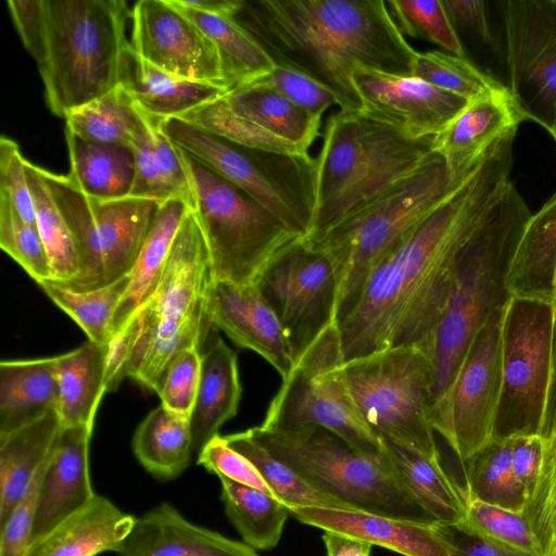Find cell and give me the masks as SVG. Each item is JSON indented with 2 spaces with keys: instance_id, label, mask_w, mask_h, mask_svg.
<instances>
[{
  "instance_id": "26",
  "label": "cell",
  "mask_w": 556,
  "mask_h": 556,
  "mask_svg": "<svg viewBox=\"0 0 556 556\" xmlns=\"http://www.w3.org/2000/svg\"><path fill=\"white\" fill-rule=\"evenodd\" d=\"M136 518L109 498L93 500L46 535L34 541L26 556H97L118 553Z\"/></svg>"
},
{
  "instance_id": "39",
  "label": "cell",
  "mask_w": 556,
  "mask_h": 556,
  "mask_svg": "<svg viewBox=\"0 0 556 556\" xmlns=\"http://www.w3.org/2000/svg\"><path fill=\"white\" fill-rule=\"evenodd\" d=\"M173 2L215 46L227 89L255 80L275 67L268 53L235 16L199 12Z\"/></svg>"
},
{
  "instance_id": "28",
  "label": "cell",
  "mask_w": 556,
  "mask_h": 556,
  "mask_svg": "<svg viewBox=\"0 0 556 556\" xmlns=\"http://www.w3.org/2000/svg\"><path fill=\"white\" fill-rule=\"evenodd\" d=\"M55 356L0 363V439L58 413Z\"/></svg>"
},
{
  "instance_id": "13",
  "label": "cell",
  "mask_w": 556,
  "mask_h": 556,
  "mask_svg": "<svg viewBox=\"0 0 556 556\" xmlns=\"http://www.w3.org/2000/svg\"><path fill=\"white\" fill-rule=\"evenodd\" d=\"M170 141L273 212L296 236L309 231L315 159L237 146L180 118L160 123Z\"/></svg>"
},
{
  "instance_id": "35",
  "label": "cell",
  "mask_w": 556,
  "mask_h": 556,
  "mask_svg": "<svg viewBox=\"0 0 556 556\" xmlns=\"http://www.w3.org/2000/svg\"><path fill=\"white\" fill-rule=\"evenodd\" d=\"M124 86L140 110L159 125L168 118H179L227 91L217 85L165 73L140 59L135 52Z\"/></svg>"
},
{
  "instance_id": "63",
  "label": "cell",
  "mask_w": 556,
  "mask_h": 556,
  "mask_svg": "<svg viewBox=\"0 0 556 556\" xmlns=\"http://www.w3.org/2000/svg\"><path fill=\"white\" fill-rule=\"evenodd\" d=\"M556 394V392H555ZM556 430V395L554 396V401H553V406H552V413H551V418H549V422H548V427H547V430L544 434V437L552 432V431H555Z\"/></svg>"
},
{
  "instance_id": "40",
  "label": "cell",
  "mask_w": 556,
  "mask_h": 556,
  "mask_svg": "<svg viewBox=\"0 0 556 556\" xmlns=\"http://www.w3.org/2000/svg\"><path fill=\"white\" fill-rule=\"evenodd\" d=\"M514 437L492 439L462 466L466 498L522 513L527 494L511 465Z\"/></svg>"
},
{
  "instance_id": "12",
  "label": "cell",
  "mask_w": 556,
  "mask_h": 556,
  "mask_svg": "<svg viewBox=\"0 0 556 556\" xmlns=\"http://www.w3.org/2000/svg\"><path fill=\"white\" fill-rule=\"evenodd\" d=\"M37 168L70 228L79 262L76 278L54 283L91 291L128 275L160 204L130 197L99 200L84 193L68 175Z\"/></svg>"
},
{
  "instance_id": "20",
  "label": "cell",
  "mask_w": 556,
  "mask_h": 556,
  "mask_svg": "<svg viewBox=\"0 0 556 556\" xmlns=\"http://www.w3.org/2000/svg\"><path fill=\"white\" fill-rule=\"evenodd\" d=\"M352 79L362 113L414 139L439 134L467 103L414 76L357 65Z\"/></svg>"
},
{
  "instance_id": "10",
  "label": "cell",
  "mask_w": 556,
  "mask_h": 556,
  "mask_svg": "<svg viewBox=\"0 0 556 556\" xmlns=\"http://www.w3.org/2000/svg\"><path fill=\"white\" fill-rule=\"evenodd\" d=\"M178 149L193 189V211L213 280L256 283L276 256L301 237L263 204Z\"/></svg>"
},
{
  "instance_id": "47",
  "label": "cell",
  "mask_w": 556,
  "mask_h": 556,
  "mask_svg": "<svg viewBox=\"0 0 556 556\" xmlns=\"http://www.w3.org/2000/svg\"><path fill=\"white\" fill-rule=\"evenodd\" d=\"M463 521L480 535L528 556H542L525 515L476 498H466Z\"/></svg>"
},
{
  "instance_id": "15",
  "label": "cell",
  "mask_w": 556,
  "mask_h": 556,
  "mask_svg": "<svg viewBox=\"0 0 556 556\" xmlns=\"http://www.w3.org/2000/svg\"><path fill=\"white\" fill-rule=\"evenodd\" d=\"M237 146L307 157L321 117L312 115L271 88L250 81L179 117Z\"/></svg>"
},
{
  "instance_id": "11",
  "label": "cell",
  "mask_w": 556,
  "mask_h": 556,
  "mask_svg": "<svg viewBox=\"0 0 556 556\" xmlns=\"http://www.w3.org/2000/svg\"><path fill=\"white\" fill-rule=\"evenodd\" d=\"M556 392V302L510 298L493 439L544 437Z\"/></svg>"
},
{
  "instance_id": "43",
  "label": "cell",
  "mask_w": 556,
  "mask_h": 556,
  "mask_svg": "<svg viewBox=\"0 0 556 556\" xmlns=\"http://www.w3.org/2000/svg\"><path fill=\"white\" fill-rule=\"evenodd\" d=\"M26 174L35 207L36 226L51 266L52 280L49 281L68 282L76 278L79 271L72 233L37 165L26 161Z\"/></svg>"
},
{
  "instance_id": "32",
  "label": "cell",
  "mask_w": 556,
  "mask_h": 556,
  "mask_svg": "<svg viewBox=\"0 0 556 556\" xmlns=\"http://www.w3.org/2000/svg\"><path fill=\"white\" fill-rule=\"evenodd\" d=\"M190 210L192 208L182 200H170L159 205L130 271L128 288L115 311L111 324V338L154 292L165 269L176 236Z\"/></svg>"
},
{
  "instance_id": "9",
  "label": "cell",
  "mask_w": 556,
  "mask_h": 556,
  "mask_svg": "<svg viewBox=\"0 0 556 556\" xmlns=\"http://www.w3.org/2000/svg\"><path fill=\"white\" fill-rule=\"evenodd\" d=\"M342 371L358 412L379 439L441 463L431 422L434 374L427 348L407 344L374 351L344 361Z\"/></svg>"
},
{
  "instance_id": "60",
  "label": "cell",
  "mask_w": 556,
  "mask_h": 556,
  "mask_svg": "<svg viewBox=\"0 0 556 556\" xmlns=\"http://www.w3.org/2000/svg\"><path fill=\"white\" fill-rule=\"evenodd\" d=\"M327 556H370L371 544L333 531H324Z\"/></svg>"
},
{
  "instance_id": "58",
  "label": "cell",
  "mask_w": 556,
  "mask_h": 556,
  "mask_svg": "<svg viewBox=\"0 0 556 556\" xmlns=\"http://www.w3.org/2000/svg\"><path fill=\"white\" fill-rule=\"evenodd\" d=\"M543 440L540 435L514 437L511 465L514 473L527 494V501L533 493L541 465Z\"/></svg>"
},
{
  "instance_id": "4",
  "label": "cell",
  "mask_w": 556,
  "mask_h": 556,
  "mask_svg": "<svg viewBox=\"0 0 556 556\" xmlns=\"http://www.w3.org/2000/svg\"><path fill=\"white\" fill-rule=\"evenodd\" d=\"M131 17L121 0H45V40L37 62L50 111L66 117L128 79Z\"/></svg>"
},
{
  "instance_id": "7",
  "label": "cell",
  "mask_w": 556,
  "mask_h": 556,
  "mask_svg": "<svg viewBox=\"0 0 556 556\" xmlns=\"http://www.w3.org/2000/svg\"><path fill=\"white\" fill-rule=\"evenodd\" d=\"M212 282L203 232L190 210L154 292L138 309L141 329L129 378L157 394L172 361L189 348H202L212 326L207 315Z\"/></svg>"
},
{
  "instance_id": "42",
  "label": "cell",
  "mask_w": 556,
  "mask_h": 556,
  "mask_svg": "<svg viewBox=\"0 0 556 556\" xmlns=\"http://www.w3.org/2000/svg\"><path fill=\"white\" fill-rule=\"evenodd\" d=\"M224 439L230 447L245 456L257 468L276 497L290 509L296 507L350 509L342 502L305 482L260 444L249 430L224 435Z\"/></svg>"
},
{
  "instance_id": "2",
  "label": "cell",
  "mask_w": 556,
  "mask_h": 556,
  "mask_svg": "<svg viewBox=\"0 0 556 556\" xmlns=\"http://www.w3.org/2000/svg\"><path fill=\"white\" fill-rule=\"evenodd\" d=\"M235 18L275 64L331 91L342 112L362 109L352 79L357 65L412 76L417 51L384 0H241Z\"/></svg>"
},
{
  "instance_id": "56",
  "label": "cell",
  "mask_w": 556,
  "mask_h": 556,
  "mask_svg": "<svg viewBox=\"0 0 556 556\" xmlns=\"http://www.w3.org/2000/svg\"><path fill=\"white\" fill-rule=\"evenodd\" d=\"M140 329V314L137 311L108 342L105 356L106 392L115 391L124 378L128 377V369Z\"/></svg>"
},
{
  "instance_id": "44",
  "label": "cell",
  "mask_w": 556,
  "mask_h": 556,
  "mask_svg": "<svg viewBox=\"0 0 556 556\" xmlns=\"http://www.w3.org/2000/svg\"><path fill=\"white\" fill-rule=\"evenodd\" d=\"M130 281V273L113 283L91 290L73 291L52 281L39 285L46 295L84 330L89 341L105 345L111 339L115 311Z\"/></svg>"
},
{
  "instance_id": "18",
  "label": "cell",
  "mask_w": 556,
  "mask_h": 556,
  "mask_svg": "<svg viewBox=\"0 0 556 556\" xmlns=\"http://www.w3.org/2000/svg\"><path fill=\"white\" fill-rule=\"evenodd\" d=\"M507 87L544 128L556 101V0H502Z\"/></svg>"
},
{
  "instance_id": "31",
  "label": "cell",
  "mask_w": 556,
  "mask_h": 556,
  "mask_svg": "<svg viewBox=\"0 0 556 556\" xmlns=\"http://www.w3.org/2000/svg\"><path fill=\"white\" fill-rule=\"evenodd\" d=\"M62 429L58 413L0 439V527L48 462Z\"/></svg>"
},
{
  "instance_id": "24",
  "label": "cell",
  "mask_w": 556,
  "mask_h": 556,
  "mask_svg": "<svg viewBox=\"0 0 556 556\" xmlns=\"http://www.w3.org/2000/svg\"><path fill=\"white\" fill-rule=\"evenodd\" d=\"M290 515L304 525L346 534L403 556H451L433 522L329 507H296L290 509Z\"/></svg>"
},
{
  "instance_id": "8",
  "label": "cell",
  "mask_w": 556,
  "mask_h": 556,
  "mask_svg": "<svg viewBox=\"0 0 556 556\" xmlns=\"http://www.w3.org/2000/svg\"><path fill=\"white\" fill-rule=\"evenodd\" d=\"M273 456L319 492L350 509L416 522H435L394 475L336 432L318 426L248 429Z\"/></svg>"
},
{
  "instance_id": "51",
  "label": "cell",
  "mask_w": 556,
  "mask_h": 556,
  "mask_svg": "<svg viewBox=\"0 0 556 556\" xmlns=\"http://www.w3.org/2000/svg\"><path fill=\"white\" fill-rule=\"evenodd\" d=\"M202 352L189 348L180 352L169 364L157 395L167 409L190 418L201 376Z\"/></svg>"
},
{
  "instance_id": "19",
  "label": "cell",
  "mask_w": 556,
  "mask_h": 556,
  "mask_svg": "<svg viewBox=\"0 0 556 556\" xmlns=\"http://www.w3.org/2000/svg\"><path fill=\"white\" fill-rule=\"evenodd\" d=\"M131 20V47L140 59L170 75L227 89L215 46L173 0H140Z\"/></svg>"
},
{
  "instance_id": "14",
  "label": "cell",
  "mask_w": 556,
  "mask_h": 556,
  "mask_svg": "<svg viewBox=\"0 0 556 556\" xmlns=\"http://www.w3.org/2000/svg\"><path fill=\"white\" fill-rule=\"evenodd\" d=\"M343 362L340 332L333 323L294 359L261 426L266 429L323 427L366 455L383 459L382 443L364 421L349 390Z\"/></svg>"
},
{
  "instance_id": "49",
  "label": "cell",
  "mask_w": 556,
  "mask_h": 556,
  "mask_svg": "<svg viewBox=\"0 0 556 556\" xmlns=\"http://www.w3.org/2000/svg\"><path fill=\"white\" fill-rule=\"evenodd\" d=\"M26 161L14 140L0 138V206L10 208L25 223L36 225Z\"/></svg>"
},
{
  "instance_id": "55",
  "label": "cell",
  "mask_w": 556,
  "mask_h": 556,
  "mask_svg": "<svg viewBox=\"0 0 556 556\" xmlns=\"http://www.w3.org/2000/svg\"><path fill=\"white\" fill-rule=\"evenodd\" d=\"M433 527L451 556H528L480 535L464 522H433Z\"/></svg>"
},
{
  "instance_id": "3",
  "label": "cell",
  "mask_w": 556,
  "mask_h": 556,
  "mask_svg": "<svg viewBox=\"0 0 556 556\" xmlns=\"http://www.w3.org/2000/svg\"><path fill=\"white\" fill-rule=\"evenodd\" d=\"M531 215L510 180L463 250L431 344L433 406L450 391L479 330L510 299L507 270Z\"/></svg>"
},
{
  "instance_id": "29",
  "label": "cell",
  "mask_w": 556,
  "mask_h": 556,
  "mask_svg": "<svg viewBox=\"0 0 556 556\" xmlns=\"http://www.w3.org/2000/svg\"><path fill=\"white\" fill-rule=\"evenodd\" d=\"M555 273L556 193L529 218L508 266L507 291L510 298L553 302Z\"/></svg>"
},
{
  "instance_id": "33",
  "label": "cell",
  "mask_w": 556,
  "mask_h": 556,
  "mask_svg": "<svg viewBox=\"0 0 556 556\" xmlns=\"http://www.w3.org/2000/svg\"><path fill=\"white\" fill-rule=\"evenodd\" d=\"M105 356L106 344L89 340L55 356L58 415L62 426L94 427L98 407L106 393Z\"/></svg>"
},
{
  "instance_id": "57",
  "label": "cell",
  "mask_w": 556,
  "mask_h": 556,
  "mask_svg": "<svg viewBox=\"0 0 556 556\" xmlns=\"http://www.w3.org/2000/svg\"><path fill=\"white\" fill-rule=\"evenodd\" d=\"M7 4L24 47L38 62L45 40V0H9Z\"/></svg>"
},
{
  "instance_id": "53",
  "label": "cell",
  "mask_w": 556,
  "mask_h": 556,
  "mask_svg": "<svg viewBox=\"0 0 556 556\" xmlns=\"http://www.w3.org/2000/svg\"><path fill=\"white\" fill-rule=\"evenodd\" d=\"M46 465L37 473L7 522L0 527V556H26L33 540L38 491Z\"/></svg>"
},
{
  "instance_id": "5",
  "label": "cell",
  "mask_w": 556,
  "mask_h": 556,
  "mask_svg": "<svg viewBox=\"0 0 556 556\" xmlns=\"http://www.w3.org/2000/svg\"><path fill=\"white\" fill-rule=\"evenodd\" d=\"M432 137L414 139L361 111L331 114L315 159L307 236L314 241L431 155Z\"/></svg>"
},
{
  "instance_id": "34",
  "label": "cell",
  "mask_w": 556,
  "mask_h": 556,
  "mask_svg": "<svg viewBox=\"0 0 556 556\" xmlns=\"http://www.w3.org/2000/svg\"><path fill=\"white\" fill-rule=\"evenodd\" d=\"M65 122V129L84 140L130 149L159 126L140 110L124 85L71 112Z\"/></svg>"
},
{
  "instance_id": "25",
  "label": "cell",
  "mask_w": 556,
  "mask_h": 556,
  "mask_svg": "<svg viewBox=\"0 0 556 556\" xmlns=\"http://www.w3.org/2000/svg\"><path fill=\"white\" fill-rule=\"evenodd\" d=\"M118 556H258L245 544L188 521L162 503L139 518Z\"/></svg>"
},
{
  "instance_id": "54",
  "label": "cell",
  "mask_w": 556,
  "mask_h": 556,
  "mask_svg": "<svg viewBox=\"0 0 556 556\" xmlns=\"http://www.w3.org/2000/svg\"><path fill=\"white\" fill-rule=\"evenodd\" d=\"M542 440V465L527 509L539 523L556 532V430Z\"/></svg>"
},
{
  "instance_id": "16",
  "label": "cell",
  "mask_w": 556,
  "mask_h": 556,
  "mask_svg": "<svg viewBox=\"0 0 556 556\" xmlns=\"http://www.w3.org/2000/svg\"><path fill=\"white\" fill-rule=\"evenodd\" d=\"M504 307L479 330L450 391L431 409L434 431L462 465L493 439L502 387Z\"/></svg>"
},
{
  "instance_id": "37",
  "label": "cell",
  "mask_w": 556,
  "mask_h": 556,
  "mask_svg": "<svg viewBox=\"0 0 556 556\" xmlns=\"http://www.w3.org/2000/svg\"><path fill=\"white\" fill-rule=\"evenodd\" d=\"M132 451L154 478L167 481L179 477L193 454L190 418L160 404L137 427Z\"/></svg>"
},
{
  "instance_id": "45",
  "label": "cell",
  "mask_w": 556,
  "mask_h": 556,
  "mask_svg": "<svg viewBox=\"0 0 556 556\" xmlns=\"http://www.w3.org/2000/svg\"><path fill=\"white\" fill-rule=\"evenodd\" d=\"M412 76L470 101L502 87V81L480 70L467 56L431 50L416 53Z\"/></svg>"
},
{
  "instance_id": "30",
  "label": "cell",
  "mask_w": 556,
  "mask_h": 556,
  "mask_svg": "<svg viewBox=\"0 0 556 556\" xmlns=\"http://www.w3.org/2000/svg\"><path fill=\"white\" fill-rule=\"evenodd\" d=\"M390 466L417 504L440 523H459L466 518V497L437 463L421 453L389 439H380Z\"/></svg>"
},
{
  "instance_id": "62",
  "label": "cell",
  "mask_w": 556,
  "mask_h": 556,
  "mask_svg": "<svg viewBox=\"0 0 556 556\" xmlns=\"http://www.w3.org/2000/svg\"><path fill=\"white\" fill-rule=\"evenodd\" d=\"M545 128L556 142V101L553 105L551 117H549Z\"/></svg>"
},
{
  "instance_id": "46",
  "label": "cell",
  "mask_w": 556,
  "mask_h": 556,
  "mask_svg": "<svg viewBox=\"0 0 556 556\" xmlns=\"http://www.w3.org/2000/svg\"><path fill=\"white\" fill-rule=\"evenodd\" d=\"M387 7L404 37L427 40L445 52L466 56L444 1L389 0Z\"/></svg>"
},
{
  "instance_id": "41",
  "label": "cell",
  "mask_w": 556,
  "mask_h": 556,
  "mask_svg": "<svg viewBox=\"0 0 556 556\" xmlns=\"http://www.w3.org/2000/svg\"><path fill=\"white\" fill-rule=\"evenodd\" d=\"M222 501L230 522L252 548H274L282 534L290 508L275 496L218 477Z\"/></svg>"
},
{
  "instance_id": "21",
  "label": "cell",
  "mask_w": 556,
  "mask_h": 556,
  "mask_svg": "<svg viewBox=\"0 0 556 556\" xmlns=\"http://www.w3.org/2000/svg\"><path fill=\"white\" fill-rule=\"evenodd\" d=\"M530 119L507 85L467 101L459 113L432 137V152L445 162L452 181L460 184L489 150Z\"/></svg>"
},
{
  "instance_id": "27",
  "label": "cell",
  "mask_w": 556,
  "mask_h": 556,
  "mask_svg": "<svg viewBox=\"0 0 556 556\" xmlns=\"http://www.w3.org/2000/svg\"><path fill=\"white\" fill-rule=\"evenodd\" d=\"M242 387L237 354L216 337L202 353L197 400L190 415L192 452L199 455L239 408Z\"/></svg>"
},
{
  "instance_id": "36",
  "label": "cell",
  "mask_w": 556,
  "mask_h": 556,
  "mask_svg": "<svg viewBox=\"0 0 556 556\" xmlns=\"http://www.w3.org/2000/svg\"><path fill=\"white\" fill-rule=\"evenodd\" d=\"M68 176L87 195L110 201L128 198L135 176V154L124 146L84 140L65 129Z\"/></svg>"
},
{
  "instance_id": "50",
  "label": "cell",
  "mask_w": 556,
  "mask_h": 556,
  "mask_svg": "<svg viewBox=\"0 0 556 556\" xmlns=\"http://www.w3.org/2000/svg\"><path fill=\"white\" fill-rule=\"evenodd\" d=\"M265 85L296 108L321 117L331 106L338 105L336 97L309 76L296 70L275 64L266 75L252 80Z\"/></svg>"
},
{
  "instance_id": "61",
  "label": "cell",
  "mask_w": 556,
  "mask_h": 556,
  "mask_svg": "<svg viewBox=\"0 0 556 556\" xmlns=\"http://www.w3.org/2000/svg\"><path fill=\"white\" fill-rule=\"evenodd\" d=\"M176 2L194 11L231 16L236 15L241 4V0H176Z\"/></svg>"
},
{
  "instance_id": "17",
  "label": "cell",
  "mask_w": 556,
  "mask_h": 556,
  "mask_svg": "<svg viewBox=\"0 0 556 556\" xmlns=\"http://www.w3.org/2000/svg\"><path fill=\"white\" fill-rule=\"evenodd\" d=\"M256 285L277 315L294 359L337 323L334 267L324 252L303 238L280 252Z\"/></svg>"
},
{
  "instance_id": "64",
  "label": "cell",
  "mask_w": 556,
  "mask_h": 556,
  "mask_svg": "<svg viewBox=\"0 0 556 556\" xmlns=\"http://www.w3.org/2000/svg\"><path fill=\"white\" fill-rule=\"evenodd\" d=\"M554 295L556 301V273H555V279H554Z\"/></svg>"
},
{
  "instance_id": "22",
  "label": "cell",
  "mask_w": 556,
  "mask_h": 556,
  "mask_svg": "<svg viewBox=\"0 0 556 556\" xmlns=\"http://www.w3.org/2000/svg\"><path fill=\"white\" fill-rule=\"evenodd\" d=\"M207 315L212 326L225 332L235 344L262 356L281 378L288 375L294 364L290 344L256 283L213 280Z\"/></svg>"
},
{
  "instance_id": "48",
  "label": "cell",
  "mask_w": 556,
  "mask_h": 556,
  "mask_svg": "<svg viewBox=\"0 0 556 556\" xmlns=\"http://www.w3.org/2000/svg\"><path fill=\"white\" fill-rule=\"evenodd\" d=\"M0 247L38 285L52 280L49 257L36 225L0 206Z\"/></svg>"
},
{
  "instance_id": "59",
  "label": "cell",
  "mask_w": 556,
  "mask_h": 556,
  "mask_svg": "<svg viewBox=\"0 0 556 556\" xmlns=\"http://www.w3.org/2000/svg\"><path fill=\"white\" fill-rule=\"evenodd\" d=\"M451 21L456 28L469 31L483 43L494 47V35L490 24L486 3L482 0H443Z\"/></svg>"
},
{
  "instance_id": "38",
  "label": "cell",
  "mask_w": 556,
  "mask_h": 556,
  "mask_svg": "<svg viewBox=\"0 0 556 556\" xmlns=\"http://www.w3.org/2000/svg\"><path fill=\"white\" fill-rule=\"evenodd\" d=\"M135 176L130 198L163 204L182 200L194 210V194L178 147L161 130L153 132L132 148Z\"/></svg>"
},
{
  "instance_id": "6",
  "label": "cell",
  "mask_w": 556,
  "mask_h": 556,
  "mask_svg": "<svg viewBox=\"0 0 556 556\" xmlns=\"http://www.w3.org/2000/svg\"><path fill=\"white\" fill-rule=\"evenodd\" d=\"M459 185V184H458ZM458 185L435 153L365 201L333 228L305 241L331 261L338 280L337 323L355 303L371 271Z\"/></svg>"
},
{
  "instance_id": "52",
  "label": "cell",
  "mask_w": 556,
  "mask_h": 556,
  "mask_svg": "<svg viewBox=\"0 0 556 556\" xmlns=\"http://www.w3.org/2000/svg\"><path fill=\"white\" fill-rule=\"evenodd\" d=\"M198 464L217 477L228 478L276 497L257 468L245 456L230 447L219 434L200 452Z\"/></svg>"
},
{
  "instance_id": "1",
  "label": "cell",
  "mask_w": 556,
  "mask_h": 556,
  "mask_svg": "<svg viewBox=\"0 0 556 556\" xmlns=\"http://www.w3.org/2000/svg\"><path fill=\"white\" fill-rule=\"evenodd\" d=\"M510 132L366 279L339 320L344 361L407 344L429 350L458 258L511 180Z\"/></svg>"
},
{
  "instance_id": "23",
  "label": "cell",
  "mask_w": 556,
  "mask_h": 556,
  "mask_svg": "<svg viewBox=\"0 0 556 556\" xmlns=\"http://www.w3.org/2000/svg\"><path fill=\"white\" fill-rule=\"evenodd\" d=\"M92 431L89 426H62L39 485L31 543L96 496L89 472Z\"/></svg>"
}]
</instances>
